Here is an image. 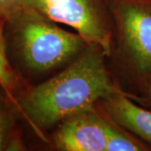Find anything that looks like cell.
Returning a JSON list of instances; mask_svg holds the SVG:
<instances>
[{
    "instance_id": "cell-6",
    "label": "cell",
    "mask_w": 151,
    "mask_h": 151,
    "mask_svg": "<svg viewBox=\"0 0 151 151\" xmlns=\"http://www.w3.org/2000/svg\"><path fill=\"white\" fill-rule=\"evenodd\" d=\"M98 104L113 121L151 145V108L135 102L125 91L115 92Z\"/></svg>"
},
{
    "instance_id": "cell-4",
    "label": "cell",
    "mask_w": 151,
    "mask_h": 151,
    "mask_svg": "<svg viewBox=\"0 0 151 151\" xmlns=\"http://www.w3.org/2000/svg\"><path fill=\"white\" fill-rule=\"evenodd\" d=\"M23 5L73 29L88 44L101 45L110 56L113 22L108 0H23Z\"/></svg>"
},
{
    "instance_id": "cell-3",
    "label": "cell",
    "mask_w": 151,
    "mask_h": 151,
    "mask_svg": "<svg viewBox=\"0 0 151 151\" xmlns=\"http://www.w3.org/2000/svg\"><path fill=\"white\" fill-rule=\"evenodd\" d=\"M6 25L19 61L35 74L65 66L89 45L78 33L60 27L58 23L26 6L17 9Z\"/></svg>"
},
{
    "instance_id": "cell-10",
    "label": "cell",
    "mask_w": 151,
    "mask_h": 151,
    "mask_svg": "<svg viewBox=\"0 0 151 151\" xmlns=\"http://www.w3.org/2000/svg\"><path fill=\"white\" fill-rule=\"evenodd\" d=\"M23 5V0H0V18L8 19Z\"/></svg>"
},
{
    "instance_id": "cell-9",
    "label": "cell",
    "mask_w": 151,
    "mask_h": 151,
    "mask_svg": "<svg viewBox=\"0 0 151 151\" xmlns=\"http://www.w3.org/2000/svg\"><path fill=\"white\" fill-rule=\"evenodd\" d=\"M9 103L0 96V151L4 150L7 139L14 129V119Z\"/></svg>"
},
{
    "instance_id": "cell-8",
    "label": "cell",
    "mask_w": 151,
    "mask_h": 151,
    "mask_svg": "<svg viewBox=\"0 0 151 151\" xmlns=\"http://www.w3.org/2000/svg\"><path fill=\"white\" fill-rule=\"evenodd\" d=\"M6 21L7 19L0 18V86L4 90L10 104L15 108L17 96L19 93L20 76L8 58L4 35Z\"/></svg>"
},
{
    "instance_id": "cell-11",
    "label": "cell",
    "mask_w": 151,
    "mask_h": 151,
    "mask_svg": "<svg viewBox=\"0 0 151 151\" xmlns=\"http://www.w3.org/2000/svg\"><path fill=\"white\" fill-rule=\"evenodd\" d=\"M26 150H27V148H26L24 141L22 139L21 134H19L18 132L13 129L9 137L7 139L4 150L23 151Z\"/></svg>"
},
{
    "instance_id": "cell-5",
    "label": "cell",
    "mask_w": 151,
    "mask_h": 151,
    "mask_svg": "<svg viewBox=\"0 0 151 151\" xmlns=\"http://www.w3.org/2000/svg\"><path fill=\"white\" fill-rule=\"evenodd\" d=\"M51 143L59 151H106L104 118L97 103L60 122L53 129Z\"/></svg>"
},
{
    "instance_id": "cell-12",
    "label": "cell",
    "mask_w": 151,
    "mask_h": 151,
    "mask_svg": "<svg viewBox=\"0 0 151 151\" xmlns=\"http://www.w3.org/2000/svg\"><path fill=\"white\" fill-rule=\"evenodd\" d=\"M135 102H137V103L143 105V106H145V107L151 108V82L148 86L145 92L141 97H138L135 100Z\"/></svg>"
},
{
    "instance_id": "cell-7",
    "label": "cell",
    "mask_w": 151,
    "mask_h": 151,
    "mask_svg": "<svg viewBox=\"0 0 151 151\" xmlns=\"http://www.w3.org/2000/svg\"><path fill=\"white\" fill-rule=\"evenodd\" d=\"M101 108L105 123L106 132V151H145L150 149L140 139L131 134L113 121Z\"/></svg>"
},
{
    "instance_id": "cell-1",
    "label": "cell",
    "mask_w": 151,
    "mask_h": 151,
    "mask_svg": "<svg viewBox=\"0 0 151 151\" xmlns=\"http://www.w3.org/2000/svg\"><path fill=\"white\" fill-rule=\"evenodd\" d=\"M120 91L104 49L89 44L58 73L19 92L15 108L46 141L45 133L60 122Z\"/></svg>"
},
{
    "instance_id": "cell-2",
    "label": "cell",
    "mask_w": 151,
    "mask_h": 151,
    "mask_svg": "<svg viewBox=\"0 0 151 151\" xmlns=\"http://www.w3.org/2000/svg\"><path fill=\"white\" fill-rule=\"evenodd\" d=\"M113 22L110 69L136 100L151 82V0H108Z\"/></svg>"
}]
</instances>
